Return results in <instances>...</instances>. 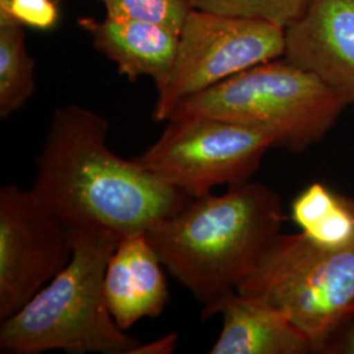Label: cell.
<instances>
[{
  "label": "cell",
  "mask_w": 354,
  "mask_h": 354,
  "mask_svg": "<svg viewBox=\"0 0 354 354\" xmlns=\"http://www.w3.org/2000/svg\"><path fill=\"white\" fill-rule=\"evenodd\" d=\"M193 8L263 20L286 28L295 21L311 0H190Z\"/></svg>",
  "instance_id": "obj_15"
},
{
  "label": "cell",
  "mask_w": 354,
  "mask_h": 354,
  "mask_svg": "<svg viewBox=\"0 0 354 354\" xmlns=\"http://www.w3.org/2000/svg\"><path fill=\"white\" fill-rule=\"evenodd\" d=\"M236 291L276 307L320 353L329 336L354 315V244L332 250L301 231L279 234Z\"/></svg>",
  "instance_id": "obj_5"
},
{
  "label": "cell",
  "mask_w": 354,
  "mask_h": 354,
  "mask_svg": "<svg viewBox=\"0 0 354 354\" xmlns=\"http://www.w3.org/2000/svg\"><path fill=\"white\" fill-rule=\"evenodd\" d=\"M75 231L32 189H0V320L20 310L74 254Z\"/></svg>",
  "instance_id": "obj_8"
},
{
  "label": "cell",
  "mask_w": 354,
  "mask_h": 354,
  "mask_svg": "<svg viewBox=\"0 0 354 354\" xmlns=\"http://www.w3.org/2000/svg\"><path fill=\"white\" fill-rule=\"evenodd\" d=\"M177 335L172 333L167 337H163L156 342H152L149 345H140V348L134 352L136 353H153V354H165L172 353L175 351L176 346Z\"/></svg>",
  "instance_id": "obj_19"
},
{
  "label": "cell",
  "mask_w": 354,
  "mask_h": 354,
  "mask_svg": "<svg viewBox=\"0 0 354 354\" xmlns=\"http://www.w3.org/2000/svg\"><path fill=\"white\" fill-rule=\"evenodd\" d=\"M36 64L23 26L0 21V117L21 109L36 91Z\"/></svg>",
  "instance_id": "obj_14"
},
{
  "label": "cell",
  "mask_w": 354,
  "mask_h": 354,
  "mask_svg": "<svg viewBox=\"0 0 354 354\" xmlns=\"http://www.w3.org/2000/svg\"><path fill=\"white\" fill-rule=\"evenodd\" d=\"M279 193L259 183L193 198L146 234L165 269L203 304V317L236 291L281 234Z\"/></svg>",
  "instance_id": "obj_2"
},
{
  "label": "cell",
  "mask_w": 354,
  "mask_h": 354,
  "mask_svg": "<svg viewBox=\"0 0 354 354\" xmlns=\"http://www.w3.org/2000/svg\"><path fill=\"white\" fill-rule=\"evenodd\" d=\"M163 269L146 232L120 239L104 277L106 304L120 328L127 330L165 311L169 291Z\"/></svg>",
  "instance_id": "obj_10"
},
{
  "label": "cell",
  "mask_w": 354,
  "mask_h": 354,
  "mask_svg": "<svg viewBox=\"0 0 354 354\" xmlns=\"http://www.w3.org/2000/svg\"><path fill=\"white\" fill-rule=\"evenodd\" d=\"M215 314L222 315V329L212 354L314 353L304 332L261 298L234 291L215 306Z\"/></svg>",
  "instance_id": "obj_11"
},
{
  "label": "cell",
  "mask_w": 354,
  "mask_h": 354,
  "mask_svg": "<svg viewBox=\"0 0 354 354\" xmlns=\"http://www.w3.org/2000/svg\"><path fill=\"white\" fill-rule=\"evenodd\" d=\"M345 108L315 74L281 57L184 99L169 118L206 115L263 129L277 146L299 152L322 140Z\"/></svg>",
  "instance_id": "obj_4"
},
{
  "label": "cell",
  "mask_w": 354,
  "mask_h": 354,
  "mask_svg": "<svg viewBox=\"0 0 354 354\" xmlns=\"http://www.w3.org/2000/svg\"><path fill=\"white\" fill-rule=\"evenodd\" d=\"M70 263L13 315L1 320V353L134 354L140 342L118 327L104 294L120 238L76 228Z\"/></svg>",
  "instance_id": "obj_3"
},
{
  "label": "cell",
  "mask_w": 354,
  "mask_h": 354,
  "mask_svg": "<svg viewBox=\"0 0 354 354\" xmlns=\"http://www.w3.org/2000/svg\"><path fill=\"white\" fill-rule=\"evenodd\" d=\"M290 218L322 247L340 250L354 244V200L323 183L310 184L294 198Z\"/></svg>",
  "instance_id": "obj_13"
},
{
  "label": "cell",
  "mask_w": 354,
  "mask_h": 354,
  "mask_svg": "<svg viewBox=\"0 0 354 354\" xmlns=\"http://www.w3.org/2000/svg\"><path fill=\"white\" fill-rule=\"evenodd\" d=\"M109 122L77 104L55 109L30 189L73 230L147 232L193 200L106 145Z\"/></svg>",
  "instance_id": "obj_1"
},
{
  "label": "cell",
  "mask_w": 354,
  "mask_h": 354,
  "mask_svg": "<svg viewBox=\"0 0 354 354\" xmlns=\"http://www.w3.org/2000/svg\"><path fill=\"white\" fill-rule=\"evenodd\" d=\"M77 24L92 36L95 48L112 61L118 74L130 82L150 77L160 88L176 59L180 33L146 21L82 17Z\"/></svg>",
  "instance_id": "obj_12"
},
{
  "label": "cell",
  "mask_w": 354,
  "mask_h": 354,
  "mask_svg": "<svg viewBox=\"0 0 354 354\" xmlns=\"http://www.w3.org/2000/svg\"><path fill=\"white\" fill-rule=\"evenodd\" d=\"M106 16L146 21L181 32L193 6L190 0H102Z\"/></svg>",
  "instance_id": "obj_16"
},
{
  "label": "cell",
  "mask_w": 354,
  "mask_h": 354,
  "mask_svg": "<svg viewBox=\"0 0 354 354\" xmlns=\"http://www.w3.org/2000/svg\"><path fill=\"white\" fill-rule=\"evenodd\" d=\"M283 55V26L192 8L180 32L172 71L158 89L152 118L167 121L184 99Z\"/></svg>",
  "instance_id": "obj_7"
},
{
  "label": "cell",
  "mask_w": 354,
  "mask_h": 354,
  "mask_svg": "<svg viewBox=\"0 0 354 354\" xmlns=\"http://www.w3.org/2000/svg\"><path fill=\"white\" fill-rule=\"evenodd\" d=\"M283 57L354 108V0H311L285 28Z\"/></svg>",
  "instance_id": "obj_9"
},
{
  "label": "cell",
  "mask_w": 354,
  "mask_h": 354,
  "mask_svg": "<svg viewBox=\"0 0 354 354\" xmlns=\"http://www.w3.org/2000/svg\"><path fill=\"white\" fill-rule=\"evenodd\" d=\"M0 21L48 32L59 21L55 0H0Z\"/></svg>",
  "instance_id": "obj_17"
},
{
  "label": "cell",
  "mask_w": 354,
  "mask_h": 354,
  "mask_svg": "<svg viewBox=\"0 0 354 354\" xmlns=\"http://www.w3.org/2000/svg\"><path fill=\"white\" fill-rule=\"evenodd\" d=\"M320 353L354 354V315L329 336Z\"/></svg>",
  "instance_id": "obj_18"
},
{
  "label": "cell",
  "mask_w": 354,
  "mask_h": 354,
  "mask_svg": "<svg viewBox=\"0 0 354 354\" xmlns=\"http://www.w3.org/2000/svg\"><path fill=\"white\" fill-rule=\"evenodd\" d=\"M274 146L276 137L263 129L206 115L172 117L134 159L165 184L198 198L216 187L250 181Z\"/></svg>",
  "instance_id": "obj_6"
}]
</instances>
